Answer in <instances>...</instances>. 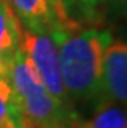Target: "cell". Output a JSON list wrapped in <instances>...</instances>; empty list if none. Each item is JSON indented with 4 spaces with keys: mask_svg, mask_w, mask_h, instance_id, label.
I'll return each mask as SVG.
<instances>
[{
    "mask_svg": "<svg viewBox=\"0 0 127 128\" xmlns=\"http://www.w3.org/2000/svg\"><path fill=\"white\" fill-rule=\"evenodd\" d=\"M8 79L14 92L15 104L22 118L35 128H77L81 118L75 110L63 107L43 86L38 73L28 56L19 50Z\"/></svg>",
    "mask_w": 127,
    "mask_h": 128,
    "instance_id": "obj_2",
    "label": "cell"
},
{
    "mask_svg": "<svg viewBox=\"0 0 127 128\" xmlns=\"http://www.w3.org/2000/svg\"><path fill=\"white\" fill-rule=\"evenodd\" d=\"M22 28L51 34L58 26L71 24L63 11L61 0H6Z\"/></svg>",
    "mask_w": 127,
    "mask_h": 128,
    "instance_id": "obj_5",
    "label": "cell"
},
{
    "mask_svg": "<svg viewBox=\"0 0 127 128\" xmlns=\"http://www.w3.org/2000/svg\"><path fill=\"white\" fill-rule=\"evenodd\" d=\"M22 52L28 56L31 64L38 73L43 86L54 98L69 110H74V102L65 88L60 70V60L57 46L51 34L34 32L22 28Z\"/></svg>",
    "mask_w": 127,
    "mask_h": 128,
    "instance_id": "obj_3",
    "label": "cell"
},
{
    "mask_svg": "<svg viewBox=\"0 0 127 128\" xmlns=\"http://www.w3.org/2000/svg\"><path fill=\"white\" fill-rule=\"evenodd\" d=\"M77 128H127L124 107L98 101L93 116L87 120L81 119Z\"/></svg>",
    "mask_w": 127,
    "mask_h": 128,
    "instance_id": "obj_8",
    "label": "cell"
},
{
    "mask_svg": "<svg viewBox=\"0 0 127 128\" xmlns=\"http://www.w3.org/2000/svg\"><path fill=\"white\" fill-rule=\"evenodd\" d=\"M20 116L9 79L0 73V128H12Z\"/></svg>",
    "mask_w": 127,
    "mask_h": 128,
    "instance_id": "obj_9",
    "label": "cell"
},
{
    "mask_svg": "<svg viewBox=\"0 0 127 128\" xmlns=\"http://www.w3.org/2000/svg\"><path fill=\"white\" fill-rule=\"evenodd\" d=\"M104 9L113 12L119 17L125 15V9H127V0H103Z\"/></svg>",
    "mask_w": 127,
    "mask_h": 128,
    "instance_id": "obj_10",
    "label": "cell"
},
{
    "mask_svg": "<svg viewBox=\"0 0 127 128\" xmlns=\"http://www.w3.org/2000/svg\"><path fill=\"white\" fill-rule=\"evenodd\" d=\"M125 99H127V46L125 41L113 38L103 55L98 101H106L124 107Z\"/></svg>",
    "mask_w": 127,
    "mask_h": 128,
    "instance_id": "obj_4",
    "label": "cell"
},
{
    "mask_svg": "<svg viewBox=\"0 0 127 128\" xmlns=\"http://www.w3.org/2000/svg\"><path fill=\"white\" fill-rule=\"evenodd\" d=\"M12 128H35V126H32L29 122H26V120L20 116V119H19L17 122H15V125H14Z\"/></svg>",
    "mask_w": 127,
    "mask_h": 128,
    "instance_id": "obj_11",
    "label": "cell"
},
{
    "mask_svg": "<svg viewBox=\"0 0 127 128\" xmlns=\"http://www.w3.org/2000/svg\"><path fill=\"white\" fill-rule=\"evenodd\" d=\"M51 37L57 46L65 88L72 102L98 101L104 50L113 40L109 29L63 24Z\"/></svg>",
    "mask_w": 127,
    "mask_h": 128,
    "instance_id": "obj_1",
    "label": "cell"
},
{
    "mask_svg": "<svg viewBox=\"0 0 127 128\" xmlns=\"http://www.w3.org/2000/svg\"><path fill=\"white\" fill-rule=\"evenodd\" d=\"M22 24L6 0H0V73L8 76V69L20 50Z\"/></svg>",
    "mask_w": 127,
    "mask_h": 128,
    "instance_id": "obj_6",
    "label": "cell"
},
{
    "mask_svg": "<svg viewBox=\"0 0 127 128\" xmlns=\"http://www.w3.org/2000/svg\"><path fill=\"white\" fill-rule=\"evenodd\" d=\"M63 11L71 23L80 26H98L103 22V0H61Z\"/></svg>",
    "mask_w": 127,
    "mask_h": 128,
    "instance_id": "obj_7",
    "label": "cell"
}]
</instances>
